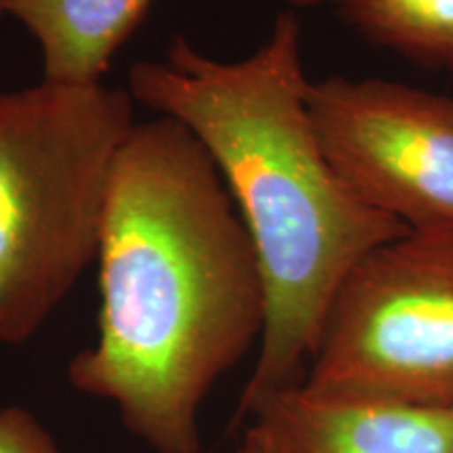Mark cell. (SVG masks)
I'll list each match as a JSON object with an SVG mask.
<instances>
[{"instance_id":"cell-4","label":"cell","mask_w":453,"mask_h":453,"mask_svg":"<svg viewBox=\"0 0 453 453\" xmlns=\"http://www.w3.org/2000/svg\"><path fill=\"white\" fill-rule=\"evenodd\" d=\"M303 384L340 396L453 405V226L407 229L355 265Z\"/></svg>"},{"instance_id":"cell-13","label":"cell","mask_w":453,"mask_h":453,"mask_svg":"<svg viewBox=\"0 0 453 453\" xmlns=\"http://www.w3.org/2000/svg\"><path fill=\"white\" fill-rule=\"evenodd\" d=\"M237 453H240V451H237Z\"/></svg>"},{"instance_id":"cell-3","label":"cell","mask_w":453,"mask_h":453,"mask_svg":"<svg viewBox=\"0 0 453 453\" xmlns=\"http://www.w3.org/2000/svg\"><path fill=\"white\" fill-rule=\"evenodd\" d=\"M133 97L41 82L0 104V344L47 324L97 260L113 157Z\"/></svg>"},{"instance_id":"cell-9","label":"cell","mask_w":453,"mask_h":453,"mask_svg":"<svg viewBox=\"0 0 453 453\" xmlns=\"http://www.w3.org/2000/svg\"><path fill=\"white\" fill-rule=\"evenodd\" d=\"M0 453H65L44 424L26 407L0 410Z\"/></svg>"},{"instance_id":"cell-10","label":"cell","mask_w":453,"mask_h":453,"mask_svg":"<svg viewBox=\"0 0 453 453\" xmlns=\"http://www.w3.org/2000/svg\"><path fill=\"white\" fill-rule=\"evenodd\" d=\"M286 3L292 4V7H315V4L326 3V0H286Z\"/></svg>"},{"instance_id":"cell-5","label":"cell","mask_w":453,"mask_h":453,"mask_svg":"<svg viewBox=\"0 0 453 453\" xmlns=\"http://www.w3.org/2000/svg\"><path fill=\"white\" fill-rule=\"evenodd\" d=\"M327 160L372 211L407 229L453 226V99L382 78L309 84Z\"/></svg>"},{"instance_id":"cell-7","label":"cell","mask_w":453,"mask_h":453,"mask_svg":"<svg viewBox=\"0 0 453 453\" xmlns=\"http://www.w3.org/2000/svg\"><path fill=\"white\" fill-rule=\"evenodd\" d=\"M156 0H9L36 38L42 81L67 87L101 84L113 55L133 36Z\"/></svg>"},{"instance_id":"cell-11","label":"cell","mask_w":453,"mask_h":453,"mask_svg":"<svg viewBox=\"0 0 453 453\" xmlns=\"http://www.w3.org/2000/svg\"><path fill=\"white\" fill-rule=\"evenodd\" d=\"M7 4L9 0H0V15H7Z\"/></svg>"},{"instance_id":"cell-12","label":"cell","mask_w":453,"mask_h":453,"mask_svg":"<svg viewBox=\"0 0 453 453\" xmlns=\"http://www.w3.org/2000/svg\"><path fill=\"white\" fill-rule=\"evenodd\" d=\"M3 95H4V93H0V104H3Z\"/></svg>"},{"instance_id":"cell-6","label":"cell","mask_w":453,"mask_h":453,"mask_svg":"<svg viewBox=\"0 0 453 453\" xmlns=\"http://www.w3.org/2000/svg\"><path fill=\"white\" fill-rule=\"evenodd\" d=\"M240 453H453V405L327 395L298 382L265 396Z\"/></svg>"},{"instance_id":"cell-8","label":"cell","mask_w":453,"mask_h":453,"mask_svg":"<svg viewBox=\"0 0 453 453\" xmlns=\"http://www.w3.org/2000/svg\"><path fill=\"white\" fill-rule=\"evenodd\" d=\"M373 42L453 70V0H336Z\"/></svg>"},{"instance_id":"cell-2","label":"cell","mask_w":453,"mask_h":453,"mask_svg":"<svg viewBox=\"0 0 453 453\" xmlns=\"http://www.w3.org/2000/svg\"><path fill=\"white\" fill-rule=\"evenodd\" d=\"M309 84L294 13L277 15L243 59H212L177 36L128 73L133 101L183 124L212 157L257 254L265 326L235 422L303 382L344 277L407 231L338 177L311 120Z\"/></svg>"},{"instance_id":"cell-1","label":"cell","mask_w":453,"mask_h":453,"mask_svg":"<svg viewBox=\"0 0 453 453\" xmlns=\"http://www.w3.org/2000/svg\"><path fill=\"white\" fill-rule=\"evenodd\" d=\"M97 263V340L67 380L156 453H202V405L260 342L265 294L212 157L173 118L134 122L113 157Z\"/></svg>"}]
</instances>
